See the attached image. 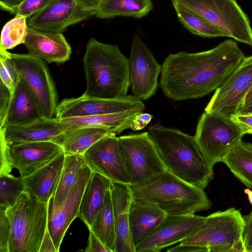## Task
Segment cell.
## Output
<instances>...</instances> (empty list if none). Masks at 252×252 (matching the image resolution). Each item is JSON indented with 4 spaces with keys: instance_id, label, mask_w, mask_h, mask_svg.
I'll list each match as a JSON object with an SVG mask.
<instances>
[{
    "instance_id": "31",
    "label": "cell",
    "mask_w": 252,
    "mask_h": 252,
    "mask_svg": "<svg viewBox=\"0 0 252 252\" xmlns=\"http://www.w3.org/2000/svg\"><path fill=\"white\" fill-rule=\"evenodd\" d=\"M89 229L111 252H115L116 228L110 188L107 190L102 206Z\"/></svg>"
},
{
    "instance_id": "10",
    "label": "cell",
    "mask_w": 252,
    "mask_h": 252,
    "mask_svg": "<svg viewBox=\"0 0 252 252\" xmlns=\"http://www.w3.org/2000/svg\"><path fill=\"white\" fill-rule=\"evenodd\" d=\"M18 75L34 95L43 116L53 118L58 105V94L46 62L30 54L9 52Z\"/></svg>"
},
{
    "instance_id": "42",
    "label": "cell",
    "mask_w": 252,
    "mask_h": 252,
    "mask_svg": "<svg viewBox=\"0 0 252 252\" xmlns=\"http://www.w3.org/2000/svg\"><path fill=\"white\" fill-rule=\"evenodd\" d=\"M152 118L153 116L149 113H141L134 117L130 128L133 131L142 129L150 123Z\"/></svg>"
},
{
    "instance_id": "28",
    "label": "cell",
    "mask_w": 252,
    "mask_h": 252,
    "mask_svg": "<svg viewBox=\"0 0 252 252\" xmlns=\"http://www.w3.org/2000/svg\"><path fill=\"white\" fill-rule=\"evenodd\" d=\"M153 7L152 0H101L95 16L107 19L120 16L141 18Z\"/></svg>"
},
{
    "instance_id": "21",
    "label": "cell",
    "mask_w": 252,
    "mask_h": 252,
    "mask_svg": "<svg viewBox=\"0 0 252 252\" xmlns=\"http://www.w3.org/2000/svg\"><path fill=\"white\" fill-rule=\"evenodd\" d=\"M110 191L116 228L115 252H135L129 227V212L133 200L129 185L112 182Z\"/></svg>"
},
{
    "instance_id": "47",
    "label": "cell",
    "mask_w": 252,
    "mask_h": 252,
    "mask_svg": "<svg viewBox=\"0 0 252 252\" xmlns=\"http://www.w3.org/2000/svg\"><path fill=\"white\" fill-rule=\"evenodd\" d=\"M251 105H252V87L246 94L241 103L239 110Z\"/></svg>"
},
{
    "instance_id": "46",
    "label": "cell",
    "mask_w": 252,
    "mask_h": 252,
    "mask_svg": "<svg viewBox=\"0 0 252 252\" xmlns=\"http://www.w3.org/2000/svg\"><path fill=\"white\" fill-rule=\"evenodd\" d=\"M87 11L95 15L101 0H78Z\"/></svg>"
},
{
    "instance_id": "26",
    "label": "cell",
    "mask_w": 252,
    "mask_h": 252,
    "mask_svg": "<svg viewBox=\"0 0 252 252\" xmlns=\"http://www.w3.org/2000/svg\"><path fill=\"white\" fill-rule=\"evenodd\" d=\"M112 182L92 172L85 187L79 207L78 218L90 228L103 203L105 193Z\"/></svg>"
},
{
    "instance_id": "18",
    "label": "cell",
    "mask_w": 252,
    "mask_h": 252,
    "mask_svg": "<svg viewBox=\"0 0 252 252\" xmlns=\"http://www.w3.org/2000/svg\"><path fill=\"white\" fill-rule=\"evenodd\" d=\"M92 173L86 164L83 167L65 200L59 207L48 211L47 229L57 252L60 251L63 239L71 223L78 217L82 195Z\"/></svg>"
},
{
    "instance_id": "37",
    "label": "cell",
    "mask_w": 252,
    "mask_h": 252,
    "mask_svg": "<svg viewBox=\"0 0 252 252\" xmlns=\"http://www.w3.org/2000/svg\"><path fill=\"white\" fill-rule=\"evenodd\" d=\"M10 223L6 210L0 207V252H9Z\"/></svg>"
},
{
    "instance_id": "39",
    "label": "cell",
    "mask_w": 252,
    "mask_h": 252,
    "mask_svg": "<svg viewBox=\"0 0 252 252\" xmlns=\"http://www.w3.org/2000/svg\"><path fill=\"white\" fill-rule=\"evenodd\" d=\"M11 94L10 90L0 81V126L4 123Z\"/></svg>"
},
{
    "instance_id": "20",
    "label": "cell",
    "mask_w": 252,
    "mask_h": 252,
    "mask_svg": "<svg viewBox=\"0 0 252 252\" xmlns=\"http://www.w3.org/2000/svg\"><path fill=\"white\" fill-rule=\"evenodd\" d=\"M67 127L56 117L43 116L30 123L0 129L7 144L51 141Z\"/></svg>"
},
{
    "instance_id": "17",
    "label": "cell",
    "mask_w": 252,
    "mask_h": 252,
    "mask_svg": "<svg viewBox=\"0 0 252 252\" xmlns=\"http://www.w3.org/2000/svg\"><path fill=\"white\" fill-rule=\"evenodd\" d=\"M63 152L62 147L52 141L6 144V146L9 166L16 168L22 178L45 166Z\"/></svg>"
},
{
    "instance_id": "30",
    "label": "cell",
    "mask_w": 252,
    "mask_h": 252,
    "mask_svg": "<svg viewBox=\"0 0 252 252\" xmlns=\"http://www.w3.org/2000/svg\"><path fill=\"white\" fill-rule=\"evenodd\" d=\"M222 162L242 183L252 189V143L239 140Z\"/></svg>"
},
{
    "instance_id": "11",
    "label": "cell",
    "mask_w": 252,
    "mask_h": 252,
    "mask_svg": "<svg viewBox=\"0 0 252 252\" xmlns=\"http://www.w3.org/2000/svg\"><path fill=\"white\" fill-rule=\"evenodd\" d=\"M252 87V55L240 64L215 92L205 112L230 117L238 112L244 97Z\"/></svg>"
},
{
    "instance_id": "4",
    "label": "cell",
    "mask_w": 252,
    "mask_h": 252,
    "mask_svg": "<svg viewBox=\"0 0 252 252\" xmlns=\"http://www.w3.org/2000/svg\"><path fill=\"white\" fill-rule=\"evenodd\" d=\"M129 187L133 199L152 204L167 215L194 214L212 205L204 189L184 181L167 170L143 185Z\"/></svg>"
},
{
    "instance_id": "25",
    "label": "cell",
    "mask_w": 252,
    "mask_h": 252,
    "mask_svg": "<svg viewBox=\"0 0 252 252\" xmlns=\"http://www.w3.org/2000/svg\"><path fill=\"white\" fill-rule=\"evenodd\" d=\"M115 134L103 127L83 126L67 128L51 140L60 146L65 154L83 155L101 138Z\"/></svg>"
},
{
    "instance_id": "43",
    "label": "cell",
    "mask_w": 252,
    "mask_h": 252,
    "mask_svg": "<svg viewBox=\"0 0 252 252\" xmlns=\"http://www.w3.org/2000/svg\"><path fill=\"white\" fill-rule=\"evenodd\" d=\"M0 173H10L12 168L9 166L6 153V143L3 138L0 136Z\"/></svg>"
},
{
    "instance_id": "44",
    "label": "cell",
    "mask_w": 252,
    "mask_h": 252,
    "mask_svg": "<svg viewBox=\"0 0 252 252\" xmlns=\"http://www.w3.org/2000/svg\"><path fill=\"white\" fill-rule=\"evenodd\" d=\"M25 0H0L1 8L11 14H14L16 8Z\"/></svg>"
},
{
    "instance_id": "8",
    "label": "cell",
    "mask_w": 252,
    "mask_h": 252,
    "mask_svg": "<svg viewBox=\"0 0 252 252\" xmlns=\"http://www.w3.org/2000/svg\"><path fill=\"white\" fill-rule=\"evenodd\" d=\"M244 135L229 117L205 112L198 120L194 137L203 155L214 166L222 161Z\"/></svg>"
},
{
    "instance_id": "27",
    "label": "cell",
    "mask_w": 252,
    "mask_h": 252,
    "mask_svg": "<svg viewBox=\"0 0 252 252\" xmlns=\"http://www.w3.org/2000/svg\"><path fill=\"white\" fill-rule=\"evenodd\" d=\"M141 113L139 111H127L58 119L67 128L83 126L99 127L109 129L117 135L129 128L134 117Z\"/></svg>"
},
{
    "instance_id": "14",
    "label": "cell",
    "mask_w": 252,
    "mask_h": 252,
    "mask_svg": "<svg viewBox=\"0 0 252 252\" xmlns=\"http://www.w3.org/2000/svg\"><path fill=\"white\" fill-rule=\"evenodd\" d=\"M143 101L132 95L117 99H107L87 96L64 98L57 106L55 117L67 118L91 116L127 111L143 112Z\"/></svg>"
},
{
    "instance_id": "9",
    "label": "cell",
    "mask_w": 252,
    "mask_h": 252,
    "mask_svg": "<svg viewBox=\"0 0 252 252\" xmlns=\"http://www.w3.org/2000/svg\"><path fill=\"white\" fill-rule=\"evenodd\" d=\"M131 185H143L167 169L148 131L118 137Z\"/></svg>"
},
{
    "instance_id": "1",
    "label": "cell",
    "mask_w": 252,
    "mask_h": 252,
    "mask_svg": "<svg viewBox=\"0 0 252 252\" xmlns=\"http://www.w3.org/2000/svg\"><path fill=\"white\" fill-rule=\"evenodd\" d=\"M245 57L232 39L204 51L170 54L162 65L160 87L176 101L203 97L219 88Z\"/></svg>"
},
{
    "instance_id": "29",
    "label": "cell",
    "mask_w": 252,
    "mask_h": 252,
    "mask_svg": "<svg viewBox=\"0 0 252 252\" xmlns=\"http://www.w3.org/2000/svg\"><path fill=\"white\" fill-rule=\"evenodd\" d=\"M85 165L83 155L65 154L57 190L48 202V211L59 207L65 200L75 184L80 170Z\"/></svg>"
},
{
    "instance_id": "19",
    "label": "cell",
    "mask_w": 252,
    "mask_h": 252,
    "mask_svg": "<svg viewBox=\"0 0 252 252\" xmlns=\"http://www.w3.org/2000/svg\"><path fill=\"white\" fill-rule=\"evenodd\" d=\"M23 44L28 53L48 63H62L68 61L71 47L61 32L37 30L28 27Z\"/></svg>"
},
{
    "instance_id": "22",
    "label": "cell",
    "mask_w": 252,
    "mask_h": 252,
    "mask_svg": "<svg viewBox=\"0 0 252 252\" xmlns=\"http://www.w3.org/2000/svg\"><path fill=\"white\" fill-rule=\"evenodd\" d=\"M39 104L32 92L18 75L3 124L7 126L25 124L43 117Z\"/></svg>"
},
{
    "instance_id": "6",
    "label": "cell",
    "mask_w": 252,
    "mask_h": 252,
    "mask_svg": "<svg viewBox=\"0 0 252 252\" xmlns=\"http://www.w3.org/2000/svg\"><path fill=\"white\" fill-rule=\"evenodd\" d=\"M244 225L243 217L235 208L216 212L179 244L196 247L200 252H246Z\"/></svg>"
},
{
    "instance_id": "16",
    "label": "cell",
    "mask_w": 252,
    "mask_h": 252,
    "mask_svg": "<svg viewBox=\"0 0 252 252\" xmlns=\"http://www.w3.org/2000/svg\"><path fill=\"white\" fill-rule=\"evenodd\" d=\"M93 16L78 0H54L28 18L27 22L28 27L34 29L63 33L68 27Z\"/></svg>"
},
{
    "instance_id": "3",
    "label": "cell",
    "mask_w": 252,
    "mask_h": 252,
    "mask_svg": "<svg viewBox=\"0 0 252 252\" xmlns=\"http://www.w3.org/2000/svg\"><path fill=\"white\" fill-rule=\"evenodd\" d=\"M83 65L84 95L107 99L127 95L130 86L128 59L117 45L91 37L86 45Z\"/></svg>"
},
{
    "instance_id": "48",
    "label": "cell",
    "mask_w": 252,
    "mask_h": 252,
    "mask_svg": "<svg viewBox=\"0 0 252 252\" xmlns=\"http://www.w3.org/2000/svg\"><path fill=\"white\" fill-rule=\"evenodd\" d=\"M238 112L252 113V105L240 109Z\"/></svg>"
},
{
    "instance_id": "35",
    "label": "cell",
    "mask_w": 252,
    "mask_h": 252,
    "mask_svg": "<svg viewBox=\"0 0 252 252\" xmlns=\"http://www.w3.org/2000/svg\"><path fill=\"white\" fill-rule=\"evenodd\" d=\"M0 81L12 93L18 74L7 50L0 49Z\"/></svg>"
},
{
    "instance_id": "7",
    "label": "cell",
    "mask_w": 252,
    "mask_h": 252,
    "mask_svg": "<svg viewBox=\"0 0 252 252\" xmlns=\"http://www.w3.org/2000/svg\"><path fill=\"white\" fill-rule=\"evenodd\" d=\"M222 31L226 37L252 46V28L236 0H171Z\"/></svg>"
},
{
    "instance_id": "2",
    "label": "cell",
    "mask_w": 252,
    "mask_h": 252,
    "mask_svg": "<svg viewBox=\"0 0 252 252\" xmlns=\"http://www.w3.org/2000/svg\"><path fill=\"white\" fill-rule=\"evenodd\" d=\"M168 171L184 181L204 189L214 177L213 166L194 136L174 128L150 127L148 131Z\"/></svg>"
},
{
    "instance_id": "45",
    "label": "cell",
    "mask_w": 252,
    "mask_h": 252,
    "mask_svg": "<svg viewBox=\"0 0 252 252\" xmlns=\"http://www.w3.org/2000/svg\"><path fill=\"white\" fill-rule=\"evenodd\" d=\"M57 252L48 229L46 232L39 252Z\"/></svg>"
},
{
    "instance_id": "23",
    "label": "cell",
    "mask_w": 252,
    "mask_h": 252,
    "mask_svg": "<svg viewBox=\"0 0 252 252\" xmlns=\"http://www.w3.org/2000/svg\"><path fill=\"white\" fill-rule=\"evenodd\" d=\"M64 158L63 151L46 165L23 178L24 191L41 202L48 203L57 190Z\"/></svg>"
},
{
    "instance_id": "41",
    "label": "cell",
    "mask_w": 252,
    "mask_h": 252,
    "mask_svg": "<svg viewBox=\"0 0 252 252\" xmlns=\"http://www.w3.org/2000/svg\"><path fill=\"white\" fill-rule=\"evenodd\" d=\"M86 252H111L106 246L93 233L89 230L88 245L85 250Z\"/></svg>"
},
{
    "instance_id": "12",
    "label": "cell",
    "mask_w": 252,
    "mask_h": 252,
    "mask_svg": "<svg viewBox=\"0 0 252 252\" xmlns=\"http://www.w3.org/2000/svg\"><path fill=\"white\" fill-rule=\"evenodd\" d=\"M128 63L132 95L142 101L149 99L157 92L162 65L137 33L132 39Z\"/></svg>"
},
{
    "instance_id": "15",
    "label": "cell",
    "mask_w": 252,
    "mask_h": 252,
    "mask_svg": "<svg viewBox=\"0 0 252 252\" xmlns=\"http://www.w3.org/2000/svg\"><path fill=\"white\" fill-rule=\"evenodd\" d=\"M206 217L195 214L166 215L151 234L136 248L135 252H159L189 237Z\"/></svg>"
},
{
    "instance_id": "32",
    "label": "cell",
    "mask_w": 252,
    "mask_h": 252,
    "mask_svg": "<svg viewBox=\"0 0 252 252\" xmlns=\"http://www.w3.org/2000/svg\"><path fill=\"white\" fill-rule=\"evenodd\" d=\"M180 23L191 33L205 38L226 36L221 30L196 14L176 2H172Z\"/></svg>"
},
{
    "instance_id": "5",
    "label": "cell",
    "mask_w": 252,
    "mask_h": 252,
    "mask_svg": "<svg viewBox=\"0 0 252 252\" xmlns=\"http://www.w3.org/2000/svg\"><path fill=\"white\" fill-rule=\"evenodd\" d=\"M6 213L10 223L9 252H39L47 229L48 203L24 191Z\"/></svg>"
},
{
    "instance_id": "33",
    "label": "cell",
    "mask_w": 252,
    "mask_h": 252,
    "mask_svg": "<svg viewBox=\"0 0 252 252\" xmlns=\"http://www.w3.org/2000/svg\"><path fill=\"white\" fill-rule=\"evenodd\" d=\"M28 18L16 15L3 27L0 36V49L8 50L23 44L28 29Z\"/></svg>"
},
{
    "instance_id": "40",
    "label": "cell",
    "mask_w": 252,
    "mask_h": 252,
    "mask_svg": "<svg viewBox=\"0 0 252 252\" xmlns=\"http://www.w3.org/2000/svg\"><path fill=\"white\" fill-rule=\"evenodd\" d=\"M245 225L243 232V240L246 252H252V210L243 216Z\"/></svg>"
},
{
    "instance_id": "34",
    "label": "cell",
    "mask_w": 252,
    "mask_h": 252,
    "mask_svg": "<svg viewBox=\"0 0 252 252\" xmlns=\"http://www.w3.org/2000/svg\"><path fill=\"white\" fill-rule=\"evenodd\" d=\"M24 191L23 178L10 173H0V207L7 209Z\"/></svg>"
},
{
    "instance_id": "13",
    "label": "cell",
    "mask_w": 252,
    "mask_h": 252,
    "mask_svg": "<svg viewBox=\"0 0 252 252\" xmlns=\"http://www.w3.org/2000/svg\"><path fill=\"white\" fill-rule=\"evenodd\" d=\"M86 164L92 172L105 177L112 182L131 185L118 137L106 135L91 146L83 154Z\"/></svg>"
},
{
    "instance_id": "36",
    "label": "cell",
    "mask_w": 252,
    "mask_h": 252,
    "mask_svg": "<svg viewBox=\"0 0 252 252\" xmlns=\"http://www.w3.org/2000/svg\"><path fill=\"white\" fill-rule=\"evenodd\" d=\"M54 0H25L15 9V15H21L29 18L38 13Z\"/></svg>"
},
{
    "instance_id": "38",
    "label": "cell",
    "mask_w": 252,
    "mask_h": 252,
    "mask_svg": "<svg viewBox=\"0 0 252 252\" xmlns=\"http://www.w3.org/2000/svg\"><path fill=\"white\" fill-rule=\"evenodd\" d=\"M229 117L245 134H252V113L237 112L231 115Z\"/></svg>"
},
{
    "instance_id": "24",
    "label": "cell",
    "mask_w": 252,
    "mask_h": 252,
    "mask_svg": "<svg viewBox=\"0 0 252 252\" xmlns=\"http://www.w3.org/2000/svg\"><path fill=\"white\" fill-rule=\"evenodd\" d=\"M166 215L152 204L133 198L129 212V227L135 248L151 234Z\"/></svg>"
}]
</instances>
